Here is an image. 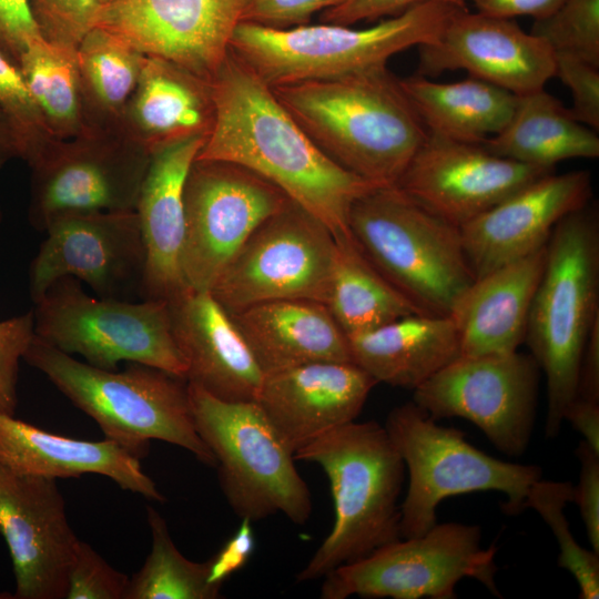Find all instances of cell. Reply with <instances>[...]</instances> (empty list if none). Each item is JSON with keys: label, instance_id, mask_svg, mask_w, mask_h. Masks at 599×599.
Here are the masks:
<instances>
[{"label": "cell", "instance_id": "obj_1", "mask_svg": "<svg viewBox=\"0 0 599 599\" xmlns=\"http://www.w3.org/2000/svg\"><path fill=\"white\" fill-rule=\"evenodd\" d=\"M210 84L214 119L195 160L241 165L277 186L334 237L351 236L353 204L380 186L328 158L272 88L231 50Z\"/></svg>", "mask_w": 599, "mask_h": 599}, {"label": "cell", "instance_id": "obj_2", "mask_svg": "<svg viewBox=\"0 0 599 599\" xmlns=\"http://www.w3.org/2000/svg\"><path fill=\"white\" fill-rule=\"evenodd\" d=\"M272 91L328 158L377 186L396 185L428 134L386 67Z\"/></svg>", "mask_w": 599, "mask_h": 599}, {"label": "cell", "instance_id": "obj_3", "mask_svg": "<svg viewBox=\"0 0 599 599\" xmlns=\"http://www.w3.org/2000/svg\"><path fill=\"white\" fill-rule=\"evenodd\" d=\"M294 458L323 469L334 506L333 527L297 573V582L324 578L400 538L398 498L405 465L384 425H341L298 449Z\"/></svg>", "mask_w": 599, "mask_h": 599}, {"label": "cell", "instance_id": "obj_4", "mask_svg": "<svg viewBox=\"0 0 599 599\" xmlns=\"http://www.w3.org/2000/svg\"><path fill=\"white\" fill-rule=\"evenodd\" d=\"M23 359L90 416L105 439L139 459L148 454L150 440L158 439L216 467L213 453L195 428L185 378L140 363H129L122 372L98 368L35 334Z\"/></svg>", "mask_w": 599, "mask_h": 599}, {"label": "cell", "instance_id": "obj_5", "mask_svg": "<svg viewBox=\"0 0 599 599\" xmlns=\"http://www.w3.org/2000/svg\"><path fill=\"white\" fill-rule=\"evenodd\" d=\"M598 220L587 204L558 222L530 306L524 342L546 375L547 438L559 434L577 397L582 353L599 318Z\"/></svg>", "mask_w": 599, "mask_h": 599}, {"label": "cell", "instance_id": "obj_6", "mask_svg": "<svg viewBox=\"0 0 599 599\" xmlns=\"http://www.w3.org/2000/svg\"><path fill=\"white\" fill-rule=\"evenodd\" d=\"M465 4L429 0L374 26L321 23L274 29L240 22L230 50L268 87L337 79L386 67L410 47L435 41Z\"/></svg>", "mask_w": 599, "mask_h": 599}, {"label": "cell", "instance_id": "obj_7", "mask_svg": "<svg viewBox=\"0 0 599 599\" xmlns=\"http://www.w3.org/2000/svg\"><path fill=\"white\" fill-rule=\"evenodd\" d=\"M349 231L372 264L423 312L448 316L475 280L460 227L380 186L352 206Z\"/></svg>", "mask_w": 599, "mask_h": 599}, {"label": "cell", "instance_id": "obj_8", "mask_svg": "<svg viewBox=\"0 0 599 599\" xmlns=\"http://www.w3.org/2000/svg\"><path fill=\"white\" fill-rule=\"evenodd\" d=\"M384 427L408 471L400 538L428 531L437 524L439 502L461 494L500 491L507 497L505 511L518 514L542 475L536 465L504 461L477 449L464 432L437 424L413 400L393 408Z\"/></svg>", "mask_w": 599, "mask_h": 599}, {"label": "cell", "instance_id": "obj_9", "mask_svg": "<svg viewBox=\"0 0 599 599\" xmlns=\"http://www.w3.org/2000/svg\"><path fill=\"white\" fill-rule=\"evenodd\" d=\"M187 389L195 428L216 459L221 490L235 515L257 521L282 512L305 525L309 488L258 404L222 400L191 383Z\"/></svg>", "mask_w": 599, "mask_h": 599}, {"label": "cell", "instance_id": "obj_10", "mask_svg": "<svg viewBox=\"0 0 599 599\" xmlns=\"http://www.w3.org/2000/svg\"><path fill=\"white\" fill-rule=\"evenodd\" d=\"M34 304L35 336L65 354H78L106 370L129 362L185 378L186 365L173 337L167 301L93 297L79 280L64 276Z\"/></svg>", "mask_w": 599, "mask_h": 599}, {"label": "cell", "instance_id": "obj_11", "mask_svg": "<svg viewBox=\"0 0 599 599\" xmlns=\"http://www.w3.org/2000/svg\"><path fill=\"white\" fill-rule=\"evenodd\" d=\"M497 548L481 546V529L460 522L436 524L425 534L399 538L368 556L329 571L322 599H453L464 578L501 597L495 581Z\"/></svg>", "mask_w": 599, "mask_h": 599}, {"label": "cell", "instance_id": "obj_12", "mask_svg": "<svg viewBox=\"0 0 599 599\" xmlns=\"http://www.w3.org/2000/svg\"><path fill=\"white\" fill-rule=\"evenodd\" d=\"M334 254L332 232L290 200L247 237L210 292L229 314L282 300L326 305Z\"/></svg>", "mask_w": 599, "mask_h": 599}, {"label": "cell", "instance_id": "obj_13", "mask_svg": "<svg viewBox=\"0 0 599 599\" xmlns=\"http://www.w3.org/2000/svg\"><path fill=\"white\" fill-rule=\"evenodd\" d=\"M540 368L530 354L460 355L415 388L413 402L435 420L475 424L510 457L525 454L536 417Z\"/></svg>", "mask_w": 599, "mask_h": 599}, {"label": "cell", "instance_id": "obj_14", "mask_svg": "<svg viewBox=\"0 0 599 599\" xmlns=\"http://www.w3.org/2000/svg\"><path fill=\"white\" fill-rule=\"evenodd\" d=\"M288 201L277 186L241 165L195 160L184 185L186 286L210 292L247 237Z\"/></svg>", "mask_w": 599, "mask_h": 599}, {"label": "cell", "instance_id": "obj_15", "mask_svg": "<svg viewBox=\"0 0 599 599\" xmlns=\"http://www.w3.org/2000/svg\"><path fill=\"white\" fill-rule=\"evenodd\" d=\"M151 153L120 130H85L30 166L29 220L44 232L58 215L135 211Z\"/></svg>", "mask_w": 599, "mask_h": 599}, {"label": "cell", "instance_id": "obj_16", "mask_svg": "<svg viewBox=\"0 0 599 599\" xmlns=\"http://www.w3.org/2000/svg\"><path fill=\"white\" fill-rule=\"evenodd\" d=\"M44 232L29 271L34 303L64 276L88 284L99 297H140L145 251L136 211L64 213Z\"/></svg>", "mask_w": 599, "mask_h": 599}, {"label": "cell", "instance_id": "obj_17", "mask_svg": "<svg viewBox=\"0 0 599 599\" xmlns=\"http://www.w3.org/2000/svg\"><path fill=\"white\" fill-rule=\"evenodd\" d=\"M246 2L111 0L100 6L94 26L144 55L167 60L210 81L230 50Z\"/></svg>", "mask_w": 599, "mask_h": 599}, {"label": "cell", "instance_id": "obj_18", "mask_svg": "<svg viewBox=\"0 0 599 599\" xmlns=\"http://www.w3.org/2000/svg\"><path fill=\"white\" fill-rule=\"evenodd\" d=\"M554 169L493 154L480 144L428 132L400 179V191L419 205L461 227Z\"/></svg>", "mask_w": 599, "mask_h": 599}, {"label": "cell", "instance_id": "obj_19", "mask_svg": "<svg viewBox=\"0 0 599 599\" xmlns=\"http://www.w3.org/2000/svg\"><path fill=\"white\" fill-rule=\"evenodd\" d=\"M0 534L11 556L13 599H63L80 539L55 479L14 473L0 464Z\"/></svg>", "mask_w": 599, "mask_h": 599}, {"label": "cell", "instance_id": "obj_20", "mask_svg": "<svg viewBox=\"0 0 599 599\" xmlns=\"http://www.w3.org/2000/svg\"><path fill=\"white\" fill-rule=\"evenodd\" d=\"M419 49L418 74L465 70L516 95L544 89L555 77V52L510 19L458 11L440 35Z\"/></svg>", "mask_w": 599, "mask_h": 599}, {"label": "cell", "instance_id": "obj_21", "mask_svg": "<svg viewBox=\"0 0 599 599\" xmlns=\"http://www.w3.org/2000/svg\"><path fill=\"white\" fill-rule=\"evenodd\" d=\"M592 196L588 171L547 173L460 227L476 277L545 246L559 221Z\"/></svg>", "mask_w": 599, "mask_h": 599}, {"label": "cell", "instance_id": "obj_22", "mask_svg": "<svg viewBox=\"0 0 599 599\" xmlns=\"http://www.w3.org/2000/svg\"><path fill=\"white\" fill-rule=\"evenodd\" d=\"M377 382L353 362L322 361L264 374L256 403L295 454L354 422Z\"/></svg>", "mask_w": 599, "mask_h": 599}, {"label": "cell", "instance_id": "obj_23", "mask_svg": "<svg viewBox=\"0 0 599 599\" xmlns=\"http://www.w3.org/2000/svg\"><path fill=\"white\" fill-rule=\"evenodd\" d=\"M173 337L187 383L226 402L256 400L263 372L231 315L209 291L169 301Z\"/></svg>", "mask_w": 599, "mask_h": 599}, {"label": "cell", "instance_id": "obj_24", "mask_svg": "<svg viewBox=\"0 0 599 599\" xmlns=\"http://www.w3.org/2000/svg\"><path fill=\"white\" fill-rule=\"evenodd\" d=\"M205 140L206 136L190 138L151 155L135 207L145 251L142 300L169 302L189 290L182 271L184 185Z\"/></svg>", "mask_w": 599, "mask_h": 599}, {"label": "cell", "instance_id": "obj_25", "mask_svg": "<svg viewBox=\"0 0 599 599\" xmlns=\"http://www.w3.org/2000/svg\"><path fill=\"white\" fill-rule=\"evenodd\" d=\"M547 244L476 277L454 304L460 355L508 354L524 343L532 298L544 273Z\"/></svg>", "mask_w": 599, "mask_h": 599}, {"label": "cell", "instance_id": "obj_26", "mask_svg": "<svg viewBox=\"0 0 599 599\" xmlns=\"http://www.w3.org/2000/svg\"><path fill=\"white\" fill-rule=\"evenodd\" d=\"M0 464L23 475L52 479L99 474L122 489L155 501H164L140 459L105 439L90 441L45 432L0 413Z\"/></svg>", "mask_w": 599, "mask_h": 599}, {"label": "cell", "instance_id": "obj_27", "mask_svg": "<svg viewBox=\"0 0 599 599\" xmlns=\"http://www.w3.org/2000/svg\"><path fill=\"white\" fill-rule=\"evenodd\" d=\"M214 119L210 81L164 59L145 55L119 130L151 154L209 135Z\"/></svg>", "mask_w": 599, "mask_h": 599}, {"label": "cell", "instance_id": "obj_28", "mask_svg": "<svg viewBox=\"0 0 599 599\" xmlns=\"http://www.w3.org/2000/svg\"><path fill=\"white\" fill-rule=\"evenodd\" d=\"M230 315L263 375L312 362H352L347 337L323 303L273 301Z\"/></svg>", "mask_w": 599, "mask_h": 599}, {"label": "cell", "instance_id": "obj_29", "mask_svg": "<svg viewBox=\"0 0 599 599\" xmlns=\"http://www.w3.org/2000/svg\"><path fill=\"white\" fill-rule=\"evenodd\" d=\"M352 362L376 382L414 390L460 356L449 316L408 315L347 337Z\"/></svg>", "mask_w": 599, "mask_h": 599}, {"label": "cell", "instance_id": "obj_30", "mask_svg": "<svg viewBox=\"0 0 599 599\" xmlns=\"http://www.w3.org/2000/svg\"><path fill=\"white\" fill-rule=\"evenodd\" d=\"M493 154L554 169L569 159L599 156V138L544 89L517 97L506 126L481 144Z\"/></svg>", "mask_w": 599, "mask_h": 599}, {"label": "cell", "instance_id": "obj_31", "mask_svg": "<svg viewBox=\"0 0 599 599\" xmlns=\"http://www.w3.org/2000/svg\"><path fill=\"white\" fill-rule=\"evenodd\" d=\"M399 82L428 132L470 144L500 132L518 97L474 77L439 83L418 74Z\"/></svg>", "mask_w": 599, "mask_h": 599}, {"label": "cell", "instance_id": "obj_32", "mask_svg": "<svg viewBox=\"0 0 599 599\" xmlns=\"http://www.w3.org/2000/svg\"><path fill=\"white\" fill-rule=\"evenodd\" d=\"M326 305L346 337L425 313L372 264L353 235L335 237Z\"/></svg>", "mask_w": 599, "mask_h": 599}, {"label": "cell", "instance_id": "obj_33", "mask_svg": "<svg viewBox=\"0 0 599 599\" xmlns=\"http://www.w3.org/2000/svg\"><path fill=\"white\" fill-rule=\"evenodd\" d=\"M87 130H119L145 55L119 35L94 26L77 45Z\"/></svg>", "mask_w": 599, "mask_h": 599}, {"label": "cell", "instance_id": "obj_34", "mask_svg": "<svg viewBox=\"0 0 599 599\" xmlns=\"http://www.w3.org/2000/svg\"><path fill=\"white\" fill-rule=\"evenodd\" d=\"M17 67L54 138L70 140L87 130L77 48L38 37L28 43Z\"/></svg>", "mask_w": 599, "mask_h": 599}, {"label": "cell", "instance_id": "obj_35", "mask_svg": "<svg viewBox=\"0 0 599 599\" xmlns=\"http://www.w3.org/2000/svg\"><path fill=\"white\" fill-rule=\"evenodd\" d=\"M152 546L141 569L132 576L124 599H217L222 586L210 581L209 561L194 562L173 542L167 524L146 507Z\"/></svg>", "mask_w": 599, "mask_h": 599}, {"label": "cell", "instance_id": "obj_36", "mask_svg": "<svg viewBox=\"0 0 599 599\" xmlns=\"http://www.w3.org/2000/svg\"><path fill=\"white\" fill-rule=\"evenodd\" d=\"M570 481L536 480L528 493L525 509H535L552 530L559 546L558 566L568 570L579 587V598H599V554L581 547L573 538L564 514L572 501Z\"/></svg>", "mask_w": 599, "mask_h": 599}, {"label": "cell", "instance_id": "obj_37", "mask_svg": "<svg viewBox=\"0 0 599 599\" xmlns=\"http://www.w3.org/2000/svg\"><path fill=\"white\" fill-rule=\"evenodd\" d=\"M530 33L555 53L599 67V0H564L548 16L535 19Z\"/></svg>", "mask_w": 599, "mask_h": 599}, {"label": "cell", "instance_id": "obj_38", "mask_svg": "<svg viewBox=\"0 0 599 599\" xmlns=\"http://www.w3.org/2000/svg\"><path fill=\"white\" fill-rule=\"evenodd\" d=\"M0 108L18 139L20 158L30 166L49 154L60 141L47 128L18 67L0 49Z\"/></svg>", "mask_w": 599, "mask_h": 599}, {"label": "cell", "instance_id": "obj_39", "mask_svg": "<svg viewBox=\"0 0 599 599\" xmlns=\"http://www.w3.org/2000/svg\"><path fill=\"white\" fill-rule=\"evenodd\" d=\"M40 35L57 44L74 47L93 28L98 0H28Z\"/></svg>", "mask_w": 599, "mask_h": 599}, {"label": "cell", "instance_id": "obj_40", "mask_svg": "<svg viewBox=\"0 0 599 599\" xmlns=\"http://www.w3.org/2000/svg\"><path fill=\"white\" fill-rule=\"evenodd\" d=\"M130 578L79 540L68 572L64 599H124Z\"/></svg>", "mask_w": 599, "mask_h": 599}, {"label": "cell", "instance_id": "obj_41", "mask_svg": "<svg viewBox=\"0 0 599 599\" xmlns=\"http://www.w3.org/2000/svg\"><path fill=\"white\" fill-rule=\"evenodd\" d=\"M34 337L33 311L0 321V413L14 415L19 362Z\"/></svg>", "mask_w": 599, "mask_h": 599}, {"label": "cell", "instance_id": "obj_42", "mask_svg": "<svg viewBox=\"0 0 599 599\" xmlns=\"http://www.w3.org/2000/svg\"><path fill=\"white\" fill-rule=\"evenodd\" d=\"M555 75L570 90L572 116L590 129H599V67L573 55L555 53Z\"/></svg>", "mask_w": 599, "mask_h": 599}, {"label": "cell", "instance_id": "obj_43", "mask_svg": "<svg viewBox=\"0 0 599 599\" xmlns=\"http://www.w3.org/2000/svg\"><path fill=\"white\" fill-rule=\"evenodd\" d=\"M344 0H247L242 22L287 29L306 24L317 11L333 8Z\"/></svg>", "mask_w": 599, "mask_h": 599}, {"label": "cell", "instance_id": "obj_44", "mask_svg": "<svg viewBox=\"0 0 599 599\" xmlns=\"http://www.w3.org/2000/svg\"><path fill=\"white\" fill-rule=\"evenodd\" d=\"M576 455L580 474L572 490V501L579 508L592 550L599 554V453L581 440Z\"/></svg>", "mask_w": 599, "mask_h": 599}, {"label": "cell", "instance_id": "obj_45", "mask_svg": "<svg viewBox=\"0 0 599 599\" xmlns=\"http://www.w3.org/2000/svg\"><path fill=\"white\" fill-rule=\"evenodd\" d=\"M38 37L28 0H0V49L16 65L28 43Z\"/></svg>", "mask_w": 599, "mask_h": 599}, {"label": "cell", "instance_id": "obj_46", "mask_svg": "<svg viewBox=\"0 0 599 599\" xmlns=\"http://www.w3.org/2000/svg\"><path fill=\"white\" fill-rule=\"evenodd\" d=\"M251 520L242 518V522L234 535L207 561L210 566V581L215 585L223 583L248 561L255 548V538Z\"/></svg>", "mask_w": 599, "mask_h": 599}, {"label": "cell", "instance_id": "obj_47", "mask_svg": "<svg viewBox=\"0 0 599 599\" xmlns=\"http://www.w3.org/2000/svg\"><path fill=\"white\" fill-rule=\"evenodd\" d=\"M429 0H344L324 10V23L351 26L362 20H376L385 16H396Z\"/></svg>", "mask_w": 599, "mask_h": 599}, {"label": "cell", "instance_id": "obj_48", "mask_svg": "<svg viewBox=\"0 0 599 599\" xmlns=\"http://www.w3.org/2000/svg\"><path fill=\"white\" fill-rule=\"evenodd\" d=\"M459 3L470 1L478 12L510 19L518 16H528L539 19L548 16L564 0H455Z\"/></svg>", "mask_w": 599, "mask_h": 599}, {"label": "cell", "instance_id": "obj_49", "mask_svg": "<svg viewBox=\"0 0 599 599\" xmlns=\"http://www.w3.org/2000/svg\"><path fill=\"white\" fill-rule=\"evenodd\" d=\"M577 397L599 403V318L590 329L582 353Z\"/></svg>", "mask_w": 599, "mask_h": 599}, {"label": "cell", "instance_id": "obj_50", "mask_svg": "<svg viewBox=\"0 0 599 599\" xmlns=\"http://www.w3.org/2000/svg\"><path fill=\"white\" fill-rule=\"evenodd\" d=\"M564 422H568L599 453V403L576 397L565 412Z\"/></svg>", "mask_w": 599, "mask_h": 599}, {"label": "cell", "instance_id": "obj_51", "mask_svg": "<svg viewBox=\"0 0 599 599\" xmlns=\"http://www.w3.org/2000/svg\"><path fill=\"white\" fill-rule=\"evenodd\" d=\"M14 158H20L18 139L8 116L0 108V165Z\"/></svg>", "mask_w": 599, "mask_h": 599}, {"label": "cell", "instance_id": "obj_52", "mask_svg": "<svg viewBox=\"0 0 599 599\" xmlns=\"http://www.w3.org/2000/svg\"><path fill=\"white\" fill-rule=\"evenodd\" d=\"M0 599H13V593L0 591Z\"/></svg>", "mask_w": 599, "mask_h": 599}, {"label": "cell", "instance_id": "obj_53", "mask_svg": "<svg viewBox=\"0 0 599 599\" xmlns=\"http://www.w3.org/2000/svg\"><path fill=\"white\" fill-rule=\"evenodd\" d=\"M98 1H99L100 6H101V4H104V3H106V2H109L111 0H98Z\"/></svg>", "mask_w": 599, "mask_h": 599}, {"label": "cell", "instance_id": "obj_54", "mask_svg": "<svg viewBox=\"0 0 599 599\" xmlns=\"http://www.w3.org/2000/svg\"><path fill=\"white\" fill-rule=\"evenodd\" d=\"M1 166H2V165H0V167H1ZM1 219H2V215H1V212H0V222H1Z\"/></svg>", "mask_w": 599, "mask_h": 599}]
</instances>
